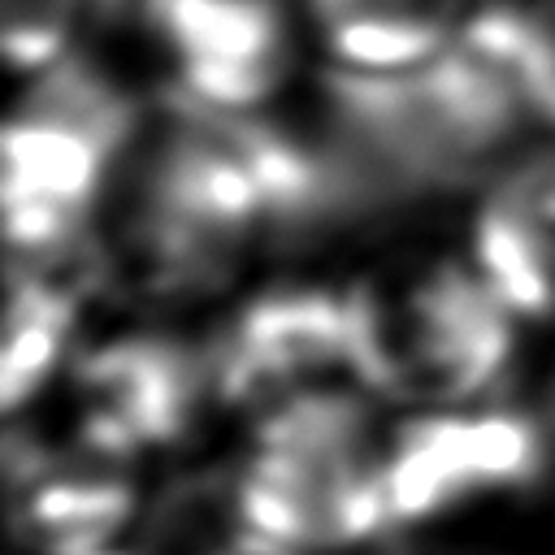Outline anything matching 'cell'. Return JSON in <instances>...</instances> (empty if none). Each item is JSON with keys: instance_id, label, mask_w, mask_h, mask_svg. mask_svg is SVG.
<instances>
[{"instance_id": "6da1fadb", "label": "cell", "mask_w": 555, "mask_h": 555, "mask_svg": "<svg viewBox=\"0 0 555 555\" xmlns=\"http://www.w3.org/2000/svg\"><path fill=\"white\" fill-rule=\"evenodd\" d=\"M243 520L286 546H347L395 529L373 408L347 386L291 395L256 421Z\"/></svg>"}, {"instance_id": "7a4b0ae2", "label": "cell", "mask_w": 555, "mask_h": 555, "mask_svg": "<svg viewBox=\"0 0 555 555\" xmlns=\"http://www.w3.org/2000/svg\"><path fill=\"white\" fill-rule=\"evenodd\" d=\"M212 395L221 408L256 412L291 395L356 382L382 395L377 291L356 286H273L238 308L208 343Z\"/></svg>"}, {"instance_id": "3957f363", "label": "cell", "mask_w": 555, "mask_h": 555, "mask_svg": "<svg viewBox=\"0 0 555 555\" xmlns=\"http://www.w3.org/2000/svg\"><path fill=\"white\" fill-rule=\"evenodd\" d=\"M512 317L477 264H429L399 299L377 291L382 395L429 408L490 395L516 351Z\"/></svg>"}, {"instance_id": "277c9868", "label": "cell", "mask_w": 555, "mask_h": 555, "mask_svg": "<svg viewBox=\"0 0 555 555\" xmlns=\"http://www.w3.org/2000/svg\"><path fill=\"white\" fill-rule=\"evenodd\" d=\"M78 442L87 455L126 464L152 447H173L212 395L208 347L169 334H126L74 369Z\"/></svg>"}, {"instance_id": "5b68a950", "label": "cell", "mask_w": 555, "mask_h": 555, "mask_svg": "<svg viewBox=\"0 0 555 555\" xmlns=\"http://www.w3.org/2000/svg\"><path fill=\"white\" fill-rule=\"evenodd\" d=\"M169 65V95L251 113L295 69L282 0H147L139 26Z\"/></svg>"}, {"instance_id": "8992f818", "label": "cell", "mask_w": 555, "mask_h": 555, "mask_svg": "<svg viewBox=\"0 0 555 555\" xmlns=\"http://www.w3.org/2000/svg\"><path fill=\"white\" fill-rule=\"evenodd\" d=\"M113 160L117 152L82 130L13 113L4 126L9 260L39 256L91 234V212Z\"/></svg>"}, {"instance_id": "52a82bcc", "label": "cell", "mask_w": 555, "mask_h": 555, "mask_svg": "<svg viewBox=\"0 0 555 555\" xmlns=\"http://www.w3.org/2000/svg\"><path fill=\"white\" fill-rule=\"evenodd\" d=\"M13 529L35 555H95L121 525H130L139 494L121 464L100 455L52 460L43 477L9 494Z\"/></svg>"}, {"instance_id": "ba28073f", "label": "cell", "mask_w": 555, "mask_h": 555, "mask_svg": "<svg viewBox=\"0 0 555 555\" xmlns=\"http://www.w3.org/2000/svg\"><path fill=\"white\" fill-rule=\"evenodd\" d=\"M490 464L477 412H429L408 425L386 447V499L395 529L434 520L473 494H486Z\"/></svg>"}, {"instance_id": "9c48e42d", "label": "cell", "mask_w": 555, "mask_h": 555, "mask_svg": "<svg viewBox=\"0 0 555 555\" xmlns=\"http://www.w3.org/2000/svg\"><path fill=\"white\" fill-rule=\"evenodd\" d=\"M334 61L347 69H412L438 56L464 17V0H304Z\"/></svg>"}, {"instance_id": "30bf717a", "label": "cell", "mask_w": 555, "mask_h": 555, "mask_svg": "<svg viewBox=\"0 0 555 555\" xmlns=\"http://www.w3.org/2000/svg\"><path fill=\"white\" fill-rule=\"evenodd\" d=\"M243 533V464H212L152 494L134 533V555H221Z\"/></svg>"}, {"instance_id": "8fae6325", "label": "cell", "mask_w": 555, "mask_h": 555, "mask_svg": "<svg viewBox=\"0 0 555 555\" xmlns=\"http://www.w3.org/2000/svg\"><path fill=\"white\" fill-rule=\"evenodd\" d=\"M78 299L9 273V312H4V360H0V399L9 412H17L39 386L56 373L69 334H74Z\"/></svg>"}, {"instance_id": "7c38bea8", "label": "cell", "mask_w": 555, "mask_h": 555, "mask_svg": "<svg viewBox=\"0 0 555 555\" xmlns=\"http://www.w3.org/2000/svg\"><path fill=\"white\" fill-rule=\"evenodd\" d=\"M460 35L494 52L503 65H512L538 117L555 126V0L486 4L468 13Z\"/></svg>"}, {"instance_id": "4fadbf2b", "label": "cell", "mask_w": 555, "mask_h": 555, "mask_svg": "<svg viewBox=\"0 0 555 555\" xmlns=\"http://www.w3.org/2000/svg\"><path fill=\"white\" fill-rule=\"evenodd\" d=\"M87 0H0V43L13 69H43L69 48V30Z\"/></svg>"}, {"instance_id": "5bb4252c", "label": "cell", "mask_w": 555, "mask_h": 555, "mask_svg": "<svg viewBox=\"0 0 555 555\" xmlns=\"http://www.w3.org/2000/svg\"><path fill=\"white\" fill-rule=\"evenodd\" d=\"M221 555H304V546H286V542H278V538H264V533H243V538H234Z\"/></svg>"}, {"instance_id": "9a60e30c", "label": "cell", "mask_w": 555, "mask_h": 555, "mask_svg": "<svg viewBox=\"0 0 555 555\" xmlns=\"http://www.w3.org/2000/svg\"><path fill=\"white\" fill-rule=\"evenodd\" d=\"M95 555H104V551H95Z\"/></svg>"}]
</instances>
